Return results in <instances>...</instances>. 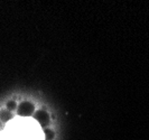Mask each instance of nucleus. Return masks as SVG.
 <instances>
[{"instance_id":"obj_2","label":"nucleus","mask_w":149,"mask_h":140,"mask_svg":"<svg viewBox=\"0 0 149 140\" xmlns=\"http://www.w3.org/2000/svg\"><path fill=\"white\" fill-rule=\"evenodd\" d=\"M0 140H10V138L5 132H0Z\"/></svg>"},{"instance_id":"obj_1","label":"nucleus","mask_w":149,"mask_h":140,"mask_svg":"<svg viewBox=\"0 0 149 140\" xmlns=\"http://www.w3.org/2000/svg\"><path fill=\"white\" fill-rule=\"evenodd\" d=\"M5 133L10 140H44L40 125L28 117H17L8 122Z\"/></svg>"}]
</instances>
